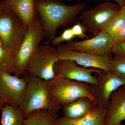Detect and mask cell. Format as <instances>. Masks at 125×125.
Instances as JSON below:
<instances>
[{"label":"cell","mask_w":125,"mask_h":125,"mask_svg":"<svg viewBox=\"0 0 125 125\" xmlns=\"http://www.w3.org/2000/svg\"></svg>","instance_id":"4dcf8cb0"},{"label":"cell","mask_w":125,"mask_h":125,"mask_svg":"<svg viewBox=\"0 0 125 125\" xmlns=\"http://www.w3.org/2000/svg\"><path fill=\"white\" fill-rule=\"evenodd\" d=\"M1 111V125H24V117L19 107L6 104Z\"/></svg>","instance_id":"ac0fdd59"},{"label":"cell","mask_w":125,"mask_h":125,"mask_svg":"<svg viewBox=\"0 0 125 125\" xmlns=\"http://www.w3.org/2000/svg\"><path fill=\"white\" fill-rule=\"evenodd\" d=\"M120 6L109 1L101 3L84 11L80 19L86 31L96 35L120 9Z\"/></svg>","instance_id":"52a82bcc"},{"label":"cell","mask_w":125,"mask_h":125,"mask_svg":"<svg viewBox=\"0 0 125 125\" xmlns=\"http://www.w3.org/2000/svg\"><path fill=\"white\" fill-rule=\"evenodd\" d=\"M112 52L114 55L125 58V41L113 46Z\"/></svg>","instance_id":"cb8c5ba5"},{"label":"cell","mask_w":125,"mask_h":125,"mask_svg":"<svg viewBox=\"0 0 125 125\" xmlns=\"http://www.w3.org/2000/svg\"><path fill=\"white\" fill-rule=\"evenodd\" d=\"M54 71L55 76H62L68 79L92 85L98 83L97 79L92 73L105 72L96 68L88 69L80 66L74 61L64 59H59L55 63Z\"/></svg>","instance_id":"ba28073f"},{"label":"cell","mask_w":125,"mask_h":125,"mask_svg":"<svg viewBox=\"0 0 125 125\" xmlns=\"http://www.w3.org/2000/svg\"><path fill=\"white\" fill-rule=\"evenodd\" d=\"M113 40V38L109 34L102 30L93 38L80 42L69 41L65 45L75 51L111 58L112 57Z\"/></svg>","instance_id":"9c48e42d"},{"label":"cell","mask_w":125,"mask_h":125,"mask_svg":"<svg viewBox=\"0 0 125 125\" xmlns=\"http://www.w3.org/2000/svg\"><path fill=\"white\" fill-rule=\"evenodd\" d=\"M110 63L113 72L118 76L125 78V58L114 55L110 58Z\"/></svg>","instance_id":"44dd1931"},{"label":"cell","mask_w":125,"mask_h":125,"mask_svg":"<svg viewBox=\"0 0 125 125\" xmlns=\"http://www.w3.org/2000/svg\"><path fill=\"white\" fill-rule=\"evenodd\" d=\"M125 25V6L120 9L112 18L103 28L113 38L122 29Z\"/></svg>","instance_id":"d6986e66"},{"label":"cell","mask_w":125,"mask_h":125,"mask_svg":"<svg viewBox=\"0 0 125 125\" xmlns=\"http://www.w3.org/2000/svg\"><path fill=\"white\" fill-rule=\"evenodd\" d=\"M74 37L75 35L71 28L67 29L65 30L60 36L54 38L52 40V45L53 46H58L65 41H71Z\"/></svg>","instance_id":"7402d4cb"},{"label":"cell","mask_w":125,"mask_h":125,"mask_svg":"<svg viewBox=\"0 0 125 125\" xmlns=\"http://www.w3.org/2000/svg\"><path fill=\"white\" fill-rule=\"evenodd\" d=\"M27 25L38 18L35 0H4Z\"/></svg>","instance_id":"2e32d148"},{"label":"cell","mask_w":125,"mask_h":125,"mask_svg":"<svg viewBox=\"0 0 125 125\" xmlns=\"http://www.w3.org/2000/svg\"><path fill=\"white\" fill-rule=\"evenodd\" d=\"M45 37L40 18H37L27 25L22 43L14 56V75L20 77L24 73L31 56Z\"/></svg>","instance_id":"5b68a950"},{"label":"cell","mask_w":125,"mask_h":125,"mask_svg":"<svg viewBox=\"0 0 125 125\" xmlns=\"http://www.w3.org/2000/svg\"><path fill=\"white\" fill-rule=\"evenodd\" d=\"M0 46L2 47V40H1V38L0 37Z\"/></svg>","instance_id":"83f0119b"},{"label":"cell","mask_w":125,"mask_h":125,"mask_svg":"<svg viewBox=\"0 0 125 125\" xmlns=\"http://www.w3.org/2000/svg\"><path fill=\"white\" fill-rule=\"evenodd\" d=\"M59 59L57 49L49 45L39 46L30 59L24 73L49 81L55 76L54 65Z\"/></svg>","instance_id":"8992f818"},{"label":"cell","mask_w":125,"mask_h":125,"mask_svg":"<svg viewBox=\"0 0 125 125\" xmlns=\"http://www.w3.org/2000/svg\"><path fill=\"white\" fill-rule=\"evenodd\" d=\"M22 75L26 80L27 84L21 97L19 107L24 118L31 112L39 109L58 112L61 105L54 103L51 98L48 90V81L24 73Z\"/></svg>","instance_id":"7a4b0ae2"},{"label":"cell","mask_w":125,"mask_h":125,"mask_svg":"<svg viewBox=\"0 0 125 125\" xmlns=\"http://www.w3.org/2000/svg\"><path fill=\"white\" fill-rule=\"evenodd\" d=\"M117 125H123L121 123H119V124H117Z\"/></svg>","instance_id":"f1b7e54d"},{"label":"cell","mask_w":125,"mask_h":125,"mask_svg":"<svg viewBox=\"0 0 125 125\" xmlns=\"http://www.w3.org/2000/svg\"><path fill=\"white\" fill-rule=\"evenodd\" d=\"M57 113L46 109L35 110L31 112L24 118V125H56L58 118Z\"/></svg>","instance_id":"e0dca14e"},{"label":"cell","mask_w":125,"mask_h":125,"mask_svg":"<svg viewBox=\"0 0 125 125\" xmlns=\"http://www.w3.org/2000/svg\"><path fill=\"white\" fill-rule=\"evenodd\" d=\"M106 109L97 107L85 116L77 119H71L63 116L57 118L56 125H105Z\"/></svg>","instance_id":"9a60e30c"},{"label":"cell","mask_w":125,"mask_h":125,"mask_svg":"<svg viewBox=\"0 0 125 125\" xmlns=\"http://www.w3.org/2000/svg\"><path fill=\"white\" fill-rule=\"evenodd\" d=\"M57 50L59 59H68L74 61L77 64L84 67H92L103 71L106 73L113 72L110 58L96 55L83 52L75 51L65 45H58Z\"/></svg>","instance_id":"8fae6325"},{"label":"cell","mask_w":125,"mask_h":125,"mask_svg":"<svg viewBox=\"0 0 125 125\" xmlns=\"http://www.w3.org/2000/svg\"><path fill=\"white\" fill-rule=\"evenodd\" d=\"M5 103L3 101V100L1 99V98L0 97V111H1V109H2V108L4 107V106H5ZM0 125H1V122H0Z\"/></svg>","instance_id":"484cf974"},{"label":"cell","mask_w":125,"mask_h":125,"mask_svg":"<svg viewBox=\"0 0 125 125\" xmlns=\"http://www.w3.org/2000/svg\"><path fill=\"white\" fill-rule=\"evenodd\" d=\"M125 120V85L119 87L110 96L106 109L104 125H117Z\"/></svg>","instance_id":"4fadbf2b"},{"label":"cell","mask_w":125,"mask_h":125,"mask_svg":"<svg viewBox=\"0 0 125 125\" xmlns=\"http://www.w3.org/2000/svg\"><path fill=\"white\" fill-rule=\"evenodd\" d=\"M35 2L46 39V43L55 37L59 27L73 23L85 6L83 2L68 6L57 0H35Z\"/></svg>","instance_id":"6da1fadb"},{"label":"cell","mask_w":125,"mask_h":125,"mask_svg":"<svg viewBox=\"0 0 125 125\" xmlns=\"http://www.w3.org/2000/svg\"><path fill=\"white\" fill-rule=\"evenodd\" d=\"M123 3H124V4H123V5L125 6V0H123Z\"/></svg>","instance_id":"f546056e"},{"label":"cell","mask_w":125,"mask_h":125,"mask_svg":"<svg viewBox=\"0 0 125 125\" xmlns=\"http://www.w3.org/2000/svg\"><path fill=\"white\" fill-rule=\"evenodd\" d=\"M97 107L94 100L86 97L79 98L63 107L64 116L77 119L88 115Z\"/></svg>","instance_id":"5bb4252c"},{"label":"cell","mask_w":125,"mask_h":125,"mask_svg":"<svg viewBox=\"0 0 125 125\" xmlns=\"http://www.w3.org/2000/svg\"><path fill=\"white\" fill-rule=\"evenodd\" d=\"M68 1H71L73 0H67ZM116 2H117L118 4L120 5L121 6H123V0H114Z\"/></svg>","instance_id":"4316f807"},{"label":"cell","mask_w":125,"mask_h":125,"mask_svg":"<svg viewBox=\"0 0 125 125\" xmlns=\"http://www.w3.org/2000/svg\"><path fill=\"white\" fill-rule=\"evenodd\" d=\"M96 74L98 83L92 85L95 94L94 101L97 107L106 109L111 94L119 87L125 85V78L113 72H99Z\"/></svg>","instance_id":"30bf717a"},{"label":"cell","mask_w":125,"mask_h":125,"mask_svg":"<svg viewBox=\"0 0 125 125\" xmlns=\"http://www.w3.org/2000/svg\"><path fill=\"white\" fill-rule=\"evenodd\" d=\"M27 84L24 77L0 73V97L5 103L19 107L21 97L26 89Z\"/></svg>","instance_id":"7c38bea8"},{"label":"cell","mask_w":125,"mask_h":125,"mask_svg":"<svg viewBox=\"0 0 125 125\" xmlns=\"http://www.w3.org/2000/svg\"><path fill=\"white\" fill-rule=\"evenodd\" d=\"M48 90L53 102L63 107L79 98H95L94 91L89 84L62 76H55L48 81Z\"/></svg>","instance_id":"277c9868"},{"label":"cell","mask_w":125,"mask_h":125,"mask_svg":"<svg viewBox=\"0 0 125 125\" xmlns=\"http://www.w3.org/2000/svg\"><path fill=\"white\" fill-rule=\"evenodd\" d=\"M15 70L14 56L2 47L0 46V73H14Z\"/></svg>","instance_id":"ffe728a7"},{"label":"cell","mask_w":125,"mask_h":125,"mask_svg":"<svg viewBox=\"0 0 125 125\" xmlns=\"http://www.w3.org/2000/svg\"><path fill=\"white\" fill-rule=\"evenodd\" d=\"M71 28L73 31L75 37H78L81 39L89 38L90 37L86 35L85 28L83 24L80 22L76 23V24L73 25Z\"/></svg>","instance_id":"603a6c76"},{"label":"cell","mask_w":125,"mask_h":125,"mask_svg":"<svg viewBox=\"0 0 125 125\" xmlns=\"http://www.w3.org/2000/svg\"><path fill=\"white\" fill-rule=\"evenodd\" d=\"M27 25L5 0L0 1V37L2 47L14 56L17 54Z\"/></svg>","instance_id":"3957f363"},{"label":"cell","mask_w":125,"mask_h":125,"mask_svg":"<svg viewBox=\"0 0 125 125\" xmlns=\"http://www.w3.org/2000/svg\"><path fill=\"white\" fill-rule=\"evenodd\" d=\"M125 41V25L113 38L112 47L114 45Z\"/></svg>","instance_id":"d4e9b609"}]
</instances>
